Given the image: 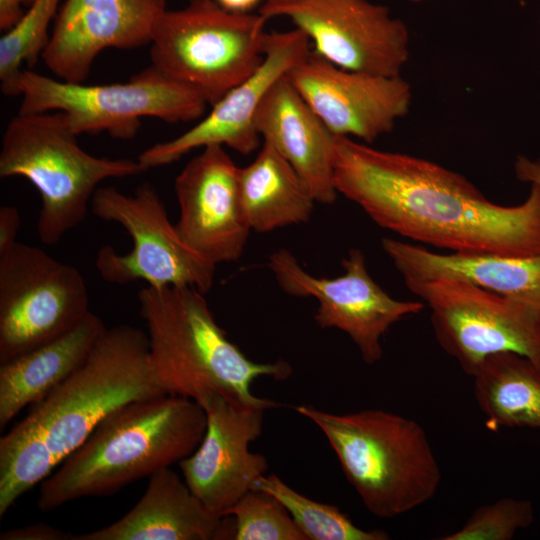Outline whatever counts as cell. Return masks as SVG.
Here are the masks:
<instances>
[{
    "label": "cell",
    "instance_id": "cell-1",
    "mask_svg": "<svg viewBox=\"0 0 540 540\" xmlns=\"http://www.w3.org/2000/svg\"><path fill=\"white\" fill-rule=\"evenodd\" d=\"M333 181L338 194L403 237L459 253H540L538 185L523 203L498 205L436 163L344 136H335Z\"/></svg>",
    "mask_w": 540,
    "mask_h": 540
},
{
    "label": "cell",
    "instance_id": "cell-2",
    "mask_svg": "<svg viewBox=\"0 0 540 540\" xmlns=\"http://www.w3.org/2000/svg\"><path fill=\"white\" fill-rule=\"evenodd\" d=\"M164 394L147 334L126 324L107 328L85 362L0 438V517L111 412Z\"/></svg>",
    "mask_w": 540,
    "mask_h": 540
},
{
    "label": "cell",
    "instance_id": "cell-3",
    "mask_svg": "<svg viewBox=\"0 0 540 540\" xmlns=\"http://www.w3.org/2000/svg\"><path fill=\"white\" fill-rule=\"evenodd\" d=\"M206 430L194 400L164 394L129 402L106 416L40 487L49 512L76 499L114 494L189 456Z\"/></svg>",
    "mask_w": 540,
    "mask_h": 540
},
{
    "label": "cell",
    "instance_id": "cell-4",
    "mask_svg": "<svg viewBox=\"0 0 540 540\" xmlns=\"http://www.w3.org/2000/svg\"><path fill=\"white\" fill-rule=\"evenodd\" d=\"M138 303L151 361L168 394L197 403L219 394L232 402L278 406L255 396L251 386L260 377L283 380L291 366L249 359L217 324L204 293L191 287L146 286L138 292Z\"/></svg>",
    "mask_w": 540,
    "mask_h": 540
},
{
    "label": "cell",
    "instance_id": "cell-5",
    "mask_svg": "<svg viewBox=\"0 0 540 540\" xmlns=\"http://www.w3.org/2000/svg\"><path fill=\"white\" fill-rule=\"evenodd\" d=\"M295 410L322 431L347 481L371 514L393 518L437 493L440 466L426 432L415 420L382 409L335 414L299 405Z\"/></svg>",
    "mask_w": 540,
    "mask_h": 540
},
{
    "label": "cell",
    "instance_id": "cell-6",
    "mask_svg": "<svg viewBox=\"0 0 540 540\" xmlns=\"http://www.w3.org/2000/svg\"><path fill=\"white\" fill-rule=\"evenodd\" d=\"M144 171L138 160L84 151L60 111L18 113L2 136L0 177H23L39 191L37 233L47 245L57 244L85 219L102 181Z\"/></svg>",
    "mask_w": 540,
    "mask_h": 540
},
{
    "label": "cell",
    "instance_id": "cell-7",
    "mask_svg": "<svg viewBox=\"0 0 540 540\" xmlns=\"http://www.w3.org/2000/svg\"><path fill=\"white\" fill-rule=\"evenodd\" d=\"M267 20L227 11L214 0H190L158 20L149 44L152 65L212 106L262 64Z\"/></svg>",
    "mask_w": 540,
    "mask_h": 540
},
{
    "label": "cell",
    "instance_id": "cell-8",
    "mask_svg": "<svg viewBox=\"0 0 540 540\" xmlns=\"http://www.w3.org/2000/svg\"><path fill=\"white\" fill-rule=\"evenodd\" d=\"M20 84L18 113L60 111L77 136L107 132L129 140L137 134L143 117L173 124L191 122L201 118L209 105L194 89L153 65L125 83L86 85L24 70Z\"/></svg>",
    "mask_w": 540,
    "mask_h": 540
},
{
    "label": "cell",
    "instance_id": "cell-9",
    "mask_svg": "<svg viewBox=\"0 0 540 540\" xmlns=\"http://www.w3.org/2000/svg\"><path fill=\"white\" fill-rule=\"evenodd\" d=\"M92 214L122 226L132 239L130 252L101 247L95 264L103 280L151 287H191L202 293L213 286L216 264L190 248L179 236L156 189L148 182L132 195L113 186L98 188L90 202Z\"/></svg>",
    "mask_w": 540,
    "mask_h": 540
},
{
    "label": "cell",
    "instance_id": "cell-10",
    "mask_svg": "<svg viewBox=\"0 0 540 540\" xmlns=\"http://www.w3.org/2000/svg\"><path fill=\"white\" fill-rule=\"evenodd\" d=\"M404 282L430 308L439 345L468 375L503 352L540 364V319L527 308L462 278Z\"/></svg>",
    "mask_w": 540,
    "mask_h": 540
},
{
    "label": "cell",
    "instance_id": "cell-11",
    "mask_svg": "<svg viewBox=\"0 0 540 540\" xmlns=\"http://www.w3.org/2000/svg\"><path fill=\"white\" fill-rule=\"evenodd\" d=\"M77 268L17 242L0 254V364L70 330L88 313Z\"/></svg>",
    "mask_w": 540,
    "mask_h": 540
},
{
    "label": "cell",
    "instance_id": "cell-12",
    "mask_svg": "<svg viewBox=\"0 0 540 540\" xmlns=\"http://www.w3.org/2000/svg\"><path fill=\"white\" fill-rule=\"evenodd\" d=\"M259 13L289 19L314 53L346 70L400 75L409 59L407 26L369 0H266Z\"/></svg>",
    "mask_w": 540,
    "mask_h": 540
},
{
    "label": "cell",
    "instance_id": "cell-13",
    "mask_svg": "<svg viewBox=\"0 0 540 540\" xmlns=\"http://www.w3.org/2000/svg\"><path fill=\"white\" fill-rule=\"evenodd\" d=\"M343 275L315 277L295 256L279 249L269 256L268 266L279 286L289 295L313 297L319 302L314 319L321 328H336L356 345L363 361L375 364L383 355L382 338L389 328L425 306L417 301L392 298L370 276L364 254L351 249L342 261Z\"/></svg>",
    "mask_w": 540,
    "mask_h": 540
},
{
    "label": "cell",
    "instance_id": "cell-14",
    "mask_svg": "<svg viewBox=\"0 0 540 540\" xmlns=\"http://www.w3.org/2000/svg\"><path fill=\"white\" fill-rule=\"evenodd\" d=\"M198 404L206 414V430L198 447L178 464L193 494L224 517L267 472V459L249 450L262 433L267 408L219 394H209Z\"/></svg>",
    "mask_w": 540,
    "mask_h": 540
},
{
    "label": "cell",
    "instance_id": "cell-15",
    "mask_svg": "<svg viewBox=\"0 0 540 540\" xmlns=\"http://www.w3.org/2000/svg\"><path fill=\"white\" fill-rule=\"evenodd\" d=\"M286 75L335 136L371 143L410 109L411 87L400 75L346 70L313 51Z\"/></svg>",
    "mask_w": 540,
    "mask_h": 540
},
{
    "label": "cell",
    "instance_id": "cell-16",
    "mask_svg": "<svg viewBox=\"0 0 540 540\" xmlns=\"http://www.w3.org/2000/svg\"><path fill=\"white\" fill-rule=\"evenodd\" d=\"M304 32L294 28L267 33L265 58L258 69L212 105L192 128L142 151L137 160L147 170L171 164L196 148L222 145L248 155L260 145L257 110L272 85L304 59L310 50Z\"/></svg>",
    "mask_w": 540,
    "mask_h": 540
},
{
    "label": "cell",
    "instance_id": "cell-17",
    "mask_svg": "<svg viewBox=\"0 0 540 540\" xmlns=\"http://www.w3.org/2000/svg\"><path fill=\"white\" fill-rule=\"evenodd\" d=\"M239 169L224 146L209 145L184 166L174 182L177 233L216 265L236 261L251 231L240 200Z\"/></svg>",
    "mask_w": 540,
    "mask_h": 540
},
{
    "label": "cell",
    "instance_id": "cell-18",
    "mask_svg": "<svg viewBox=\"0 0 540 540\" xmlns=\"http://www.w3.org/2000/svg\"><path fill=\"white\" fill-rule=\"evenodd\" d=\"M166 0H64L41 58L60 80L84 83L105 49L151 42Z\"/></svg>",
    "mask_w": 540,
    "mask_h": 540
},
{
    "label": "cell",
    "instance_id": "cell-19",
    "mask_svg": "<svg viewBox=\"0 0 540 540\" xmlns=\"http://www.w3.org/2000/svg\"><path fill=\"white\" fill-rule=\"evenodd\" d=\"M231 516L212 513L170 467L150 476L147 488L123 517L73 540H225L234 539Z\"/></svg>",
    "mask_w": 540,
    "mask_h": 540
},
{
    "label": "cell",
    "instance_id": "cell-20",
    "mask_svg": "<svg viewBox=\"0 0 540 540\" xmlns=\"http://www.w3.org/2000/svg\"><path fill=\"white\" fill-rule=\"evenodd\" d=\"M255 127L291 164L316 202L337 198L333 181L335 135L292 85L287 75L278 79L263 98Z\"/></svg>",
    "mask_w": 540,
    "mask_h": 540
},
{
    "label": "cell",
    "instance_id": "cell-21",
    "mask_svg": "<svg viewBox=\"0 0 540 540\" xmlns=\"http://www.w3.org/2000/svg\"><path fill=\"white\" fill-rule=\"evenodd\" d=\"M382 248L404 281L437 277L466 279L527 308L540 319V253L438 254L392 238L382 239Z\"/></svg>",
    "mask_w": 540,
    "mask_h": 540
},
{
    "label": "cell",
    "instance_id": "cell-22",
    "mask_svg": "<svg viewBox=\"0 0 540 540\" xmlns=\"http://www.w3.org/2000/svg\"><path fill=\"white\" fill-rule=\"evenodd\" d=\"M106 329L90 311L62 335L0 364V428L72 375Z\"/></svg>",
    "mask_w": 540,
    "mask_h": 540
},
{
    "label": "cell",
    "instance_id": "cell-23",
    "mask_svg": "<svg viewBox=\"0 0 540 540\" xmlns=\"http://www.w3.org/2000/svg\"><path fill=\"white\" fill-rule=\"evenodd\" d=\"M239 193L251 231L259 233L308 222L316 202L291 164L265 141L239 169Z\"/></svg>",
    "mask_w": 540,
    "mask_h": 540
},
{
    "label": "cell",
    "instance_id": "cell-24",
    "mask_svg": "<svg viewBox=\"0 0 540 540\" xmlns=\"http://www.w3.org/2000/svg\"><path fill=\"white\" fill-rule=\"evenodd\" d=\"M487 428L540 430V364L513 352L488 357L473 374Z\"/></svg>",
    "mask_w": 540,
    "mask_h": 540
},
{
    "label": "cell",
    "instance_id": "cell-25",
    "mask_svg": "<svg viewBox=\"0 0 540 540\" xmlns=\"http://www.w3.org/2000/svg\"><path fill=\"white\" fill-rule=\"evenodd\" d=\"M287 509L307 540H388L383 530H365L337 506L321 503L299 493L275 474H265L255 484Z\"/></svg>",
    "mask_w": 540,
    "mask_h": 540
},
{
    "label": "cell",
    "instance_id": "cell-26",
    "mask_svg": "<svg viewBox=\"0 0 540 540\" xmlns=\"http://www.w3.org/2000/svg\"><path fill=\"white\" fill-rule=\"evenodd\" d=\"M63 1L33 0L0 38V88L4 95H21L22 65L32 68L42 56L50 39L49 27Z\"/></svg>",
    "mask_w": 540,
    "mask_h": 540
},
{
    "label": "cell",
    "instance_id": "cell-27",
    "mask_svg": "<svg viewBox=\"0 0 540 540\" xmlns=\"http://www.w3.org/2000/svg\"><path fill=\"white\" fill-rule=\"evenodd\" d=\"M234 540H307L283 504L271 494L252 489L229 510Z\"/></svg>",
    "mask_w": 540,
    "mask_h": 540
},
{
    "label": "cell",
    "instance_id": "cell-28",
    "mask_svg": "<svg viewBox=\"0 0 540 540\" xmlns=\"http://www.w3.org/2000/svg\"><path fill=\"white\" fill-rule=\"evenodd\" d=\"M533 521L530 501L505 497L479 507L462 527L440 540H511Z\"/></svg>",
    "mask_w": 540,
    "mask_h": 540
},
{
    "label": "cell",
    "instance_id": "cell-29",
    "mask_svg": "<svg viewBox=\"0 0 540 540\" xmlns=\"http://www.w3.org/2000/svg\"><path fill=\"white\" fill-rule=\"evenodd\" d=\"M74 534L46 523H35L21 528L8 529L0 534V540H73Z\"/></svg>",
    "mask_w": 540,
    "mask_h": 540
},
{
    "label": "cell",
    "instance_id": "cell-30",
    "mask_svg": "<svg viewBox=\"0 0 540 540\" xmlns=\"http://www.w3.org/2000/svg\"><path fill=\"white\" fill-rule=\"evenodd\" d=\"M20 228V214L16 207H0V254L9 250L16 240Z\"/></svg>",
    "mask_w": 540,
    "mask_h": 540
},
{
    "label": "cell",
    "instance_id": "cell-31",
    "mask_svg": "<svg viewBox=\"0 0 540 540\" xmlns=\"http://www.w3.org/2000/svg\"><path fill=\"white\" fill-rule=\"evenodd\" d=\"M33 0H0V30L8 31L23 15Z\"/></svg>",
    "mask_w": 540,
    "mask_h": 540
},
{
    "label": "cell",
    "instance_id": "cell-32",
    "mask_svg": "<svg viewBox=\"0 0 540 540\" xmlns=\"http://www.w3.org/2000/svg\"><path fill=\"white\" fill-rule=\"evenodd\" d=\"M517 179L540 186V159L532 160L524 156H518L514 163Z\"/></svg>",
    "mask_w": 540,
    "mask_h": 540
},
{
    "label": "cell",
    "instance_id": "cell-33",
    "mask_svg": "<svg viewBox=\"0 0 540 540\" xmlns=\"http://www.w3.org/2000/svg\"><path fill=\"white\" fill-rule=\"evenodd\" d=\"M222 8L233 13H251L262 0H214ZM266 1V0H265Z\"/></svg>",
    "mask_w": 540,
    "mask_h": 540
},
{
    "label": "cell",
    "instance_id": "cell-34",
    "mask_svg": "<svg viewBox=\"0 0 540 540\" xmlns=\"http://www.w3.org/2000/svg\"><path fill=\"white\" fill-rule=\"evenodd\" d=\"M412 2H421V1H424V0H410Z\"/></svg>",
    "mask_w": 540,
    "mask_h": 540
},
{
    "label": "cell",
    "instance_id": "cell-35",
    "mask_svg": "<svg viewBox=\"0 0 540 540\" xmlns=\"http://www.w3.org/2000/svg\"><path fill=\"white\" fill-rule=\"evenodd\" d=\"M273 1H293V0H273Z\"/></svg>",
    "mask_w": 540,
    "mask_h": 540
}]
</instances>
